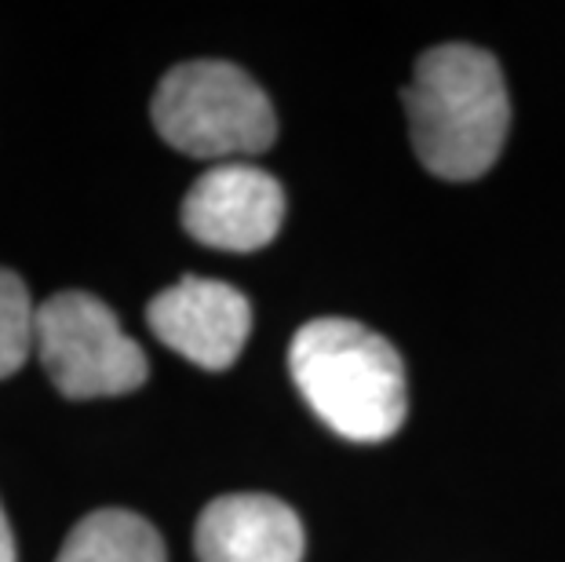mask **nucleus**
Returning a JSON list of instances; mask_svg holds the SVG:
<instances>
[{
    "mask_svg": "<svg viewBox=\"0 0 565 562\" xmlns=\"http://www.w3.org/2000/svg\"><path fill=\"white\" fill-rule=\"evenodd\" d=\"M201 562H303V522L270 494H226L198 519Z\"/></svg>",
    "mask_w": 565,
    "mask_h": 562,
    "instance_id": "0eeeda50",
    "label": "nucleus"
},
{
    "mask_svg": "<svg viewBox=\"0 0 565 562\" xmlns=\"http://www.w3.org/2000/svg\"><path fill=\"white\" fill-rule=\"evenodd\" d=\"M147 321L164 347L201 369H231L245 351L252 307L234 285L215 278H183L158 293L147 307Z\"/></svg>",
    "mask_w": 565,
    "mask_h": 562,
    "instance_id": "423d86ee",
    "label": "nucleus"
},
{
    "mask_svg": "<svg viewBox=\"0 0 565 562\" xmlns=\"http://www.w3.org/2000/svg\"><path fill=\"white\" fill-rule=\"evenodd\" d=\"M285 220V190L270 172L245 161L209 169L183 201V226L201 245L223 253H256L270 245Z\"/></svg>",
    "mask_w": 565,
    "mask_h": 562,
    "instance_id": "39448f33",
    "label": "nucleus"
},
{
    "mask_svg": "<svg viewBox=\"0 0 565 562\" xmlns=\"http://www.w3.org/2000/svg\"><path fill=\"white\" fill-rule=\"evenodd\" d=\"M38 354L66 399H114L147 384L150 362L103 300L58 293L38 307Z\"/></svg>",
    "mask_w": 565,
    "mask_h": 562,
    "instance_id": "20e7f679",
    "label": "nucleus"
},
{
    "mask_svg": "<svg viewBox=\"0 0 565 562\" xmlns=\"http://www.w3.org/2000/svg\"><path fill=\"white\" fill-rule=\"evenodd\" d=\"M288 369L307 405L335 435L387 442L408 410L402 354L351 318H315L288 347Z\"/></svg>",
    "mask_w": 565,
    "mask_h": 562,
    "instance_id": "f03ea898",
    "label": "nucleus"
},
{
    "mask_svg": "<svg viewBox=\"0 0 565 562\" xmlns=\"http://www.w3.org/2000/svg\"><path fill=\"white\" fill-rule=\"evenodd\" d=\"M153 128L190 158H256L278 139V117L256 81L234 63L198 59L168 70L150 103Z\"/></svg>",
    "mask_w": 565,
    "mask_h": 562,
    "instance_id": "7ed1b4c3",
    "label": "nucleus"
},
{
    "mask_svg": "<svg viewBox=\"0 0 565 562\" xmlns=\"http://www.w3.org/2000/svg\"><path fill=\"white\" fill-rule=\"evenodd\" d=\"M38 347V307L15 271L0 267V380L19 373Z\"/></svg>",
    "mask_w": 565,
    "mask_h": 562,
    "instance_id": "1a4fd4ad",
    "label": "nucleus"
},
{
    "mask_svg": "<svg viewBox=\"0 0 565 562\" xmlns=\"http://www.w3.org/2000/svg\"><path fill=\"white\" fill-rule=\"evenodd\" d=\"M55 562H168V555L161 533L142 516L103 508L74 526Z\"/></svg>",
    "mask_w": 565,
    "mask_h": 562,
    "instance_id": "6e6552de",
    "label": "nucleus"
},
{
    "mask_svg": "<svg viewBox=\"0 0 565 562\" xmlns=\"http://www.w3.org/2000/svg\"><path fill=\"white\" fill-rule=\"evenodd\" d=\"M405 114L427 172L452 183L486 176L511 125L500 63L475 44L430 47L405 88Z\"/></svg>",
    "mask_w": 565,
    "mask_h": 562,
    "instance_id": "f257e3e1",
    "label": "nucleus"
},
{
    "mask_svg": "<svg viewBox=\"0 0 565 562\" xmlns=\"http://www.w3.org/2000/svg\"><path fill=\"white\" fill-rule=\"evenodd\" d=\"M0 562H15V541H11V526L4 508H0Z\"/></svg>",
    "mask_w": 565,
    "mask_h": 562,
    "instance_id": "9d476101",
    "label": "nucleus"
}]
</instances>
